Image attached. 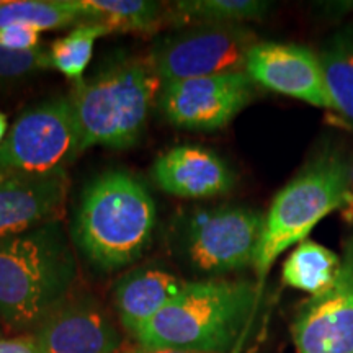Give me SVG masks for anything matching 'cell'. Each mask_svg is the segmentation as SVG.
<instances>
[{"mask_svg":"<svg viewBox=\"0 0 353 353\" xmlns=\"http://www.w3.org/2000/svg\"><path fill=\"white\" fill-rule=\"evenodd\" d=\"M77 260L61 219L0 237V321L13 330H37L68 301Z\"/></svg>","mask_w":353,"mask_h":353,"instance_id":"1","label":"cell"},{"mask_svg":"<svg viewBox=\"0 0 353 353\" xmlns=\"http://www.w3.org/2000/svg\"><path fill=\"white\" fill-rule=\"evenodd\" d=\"M156 224V201L143 180L110 170L83 188L72 237L94 267L114 272L143 257Z\"/></svg>","mask_w":353,"mask_h":353,"instance_id":"2","label":"cell"},{"mask_svg":"<svg viewBox=\"0 0 353 353\" xmlns=\"http://www.w3.org/2000/svg\"><path fill=\"white\" fill-rule=\"evenodd\" d=\"M257 296V285L245 280L187 281L182 293L134 339L141 345L226 353L250 319Z\"/></svg>","mask_w":353,"mask_h":353,"instance_id":"3","label":"cell"},{"mask_svg":"<svg viewBox=\"0 0 353 353\" xmlns=\"http://www.w3.org/2000/svg\"><path fill=\"white\" fill-rule=\"evenodd\" d=\"M353 167L339 145L324 144L273 198L265 213L263 234L255 259L257 283L285 250L306 241L319 221L353 200Z\"/></svg>","mask_w":353,"mask_h":353,"instance_id":"4","label":"cell"},{"mask_svg":"<svg viewBox=\"0 0 353 353\" xmlns=\"http://www.w3.org/2000/svg\"><path fill=\"white\" fill-rule=\"evenodd\" d=\"M162 82L148 59L123 57L74 83L81 154L94 145L128 149L139 143Z\"/></svg>","mask_w":353,"mask_h":353,"instance_id":"5","label":"cell"},{"mask_svg":"<svg viewBox=\"0 0 353 353\" xmlns=\"http://www.w3.org/2000/svg\"><path fill=\"white\" fill-rule=\"evenodd\" d=\"M265 214L247 206H214L190 213L180 229V249L198 273L221 276L255 265Z\"/></svg>","mask_w":353,"mask_h":353,"instance_id":"6","label":"cell"},{"mask_svg":"<svg viewBox=\"0 0 353 353\" xmlns=\"http://www.w3.org/2000/svg\"><path fill=\"white\" fill-rule=\"evenodd\" d=\"M257 43L245 25H190L154 43L148 61L162 83L241 72Z\"/></svg>","mask_w":353,"mask_h":353,"instance_id":"7","label":"cell"},{"mask_svg":"<svg viewBox=\"0 0 353 353\" xmlns=\"http://www.w3.org/2000/svg\"><path fill=\"white\" fill-rule=\"evenodd\" d=\"M81 156V136L69 95L44 100L17 118L0 144V172L52 174Z\"/></svg>","mask_w":353,"mask_h":353,"instance_id":"8","label":"cell"},{"mask_svg":"<svg viewBox=\"0 0 353 353\" xmlns=\"http://www.w3.org/2000/svg\"><path fill=\"white\" fill-rule=\"evenodd\" d=\"M255 83L245 70L219 76L165 82L157 94V108L176 128L216 131L228 126L252 100Z\"/></svg>","mask_w":353,"mask_h":353,"instance_id":"9","label":"cell"},{"mask_svg":"<svg viewBox=\"0 0 353 353\" xmlns=\"http://www.w3.org/2000/svg\"><path fill=\"white\" fill-rule=\"evenodd\" d=\"M291 335L296 353H353V232L332 286L299 304Z\"/></svg>","mask_w":353,"mask_h":353,"instance_id":"10","label":"cell"},{"mask_svg":"<svg viewBox=\"0 0 353 353\" xmlns=\"http://www.w3.org/2000/svg\"><path fill=\"white\" fill-rule=\"evenodd\" d=\"M247 76L255 85L332 110L319 52L294 43L259 41L249 51Z\"/></svg>","mask_w":353,"mask_h":353,"instance_id":"11","label":"cell"},{"mask_svg":"<svg viewBox=\"0 0 353 353\" xmlns=\"http://www.w3.org/2000/svg\"><path fill=\"white\" fill-rule=\"evenodd\" d=\"M68 172H0V237L15 236L61 219L68 198Z\"/></svg>","mask_w":353,"mask_h":353,"instance_id":"12","label":"cell"},{"mask_svg":"<svg viewBox=\"0 0 353 353\" xmlns=\"http://www.w3.org/2000/svg\"><path fill=\"white\" fill-rule=\"evenodd\" d=\"M43 353H118L121 337L94 298H69L34 330Z\"/></svg>","mask_w":353,"mask_h":353,"instance_id":"13","label":"cell"},{"mask_svg":"<svg viewBox=\"0 0 353 353\" xmlns=\"http://www.w3.org/2000/svg\"><path fill=\"white\" fill-rule=\"evenodd\" d=\"M151 176L162 192L172 196L203 200L226 195L236 175L211 149L201 145H176L154 161Z\"/></svg>","mask_w":353,"mask_h":353,"instance_id":"14","label":"cell"},{"mask_svg":"<svg viewBox=\"0 0 353 353\" xmlns=\"http://www.w3.org/2000/svg\"><path fill=\"white\" fill-rule=\"evenodd\" d=\"M187 285L167 268L148 265L136 268L117 281L113 301L118 319L132 337L169 306Z\"/></svg>","mask_w":353,"mask_h":353,"instance_id":"15","label":"cell"},{"mask_svg":"<svg viewBox=\"0 0 353 353\" xmlns=\"http://www.w3.org/2000/svg\"><path fill=\"white\" fill-rule=\"evenodd\" d=\"M26 25L38 32L100 23L87 0H7L0 6V28ZM101 25V23H100Z\"/></svg>","mask_w":353,"mask_h":353,"instance_id":"16","label":"cell"},{"mask_svg":"<svg viewBox=\"0 0 353 353\" xmlns=\"http://www.w3.org/2000/svg\"><path fill=\"white\" fill-rule=\"evenodd\" d=\"M319 57L332 110L353 126V23L330 34Z\"/></svg>","mask_w":353,"mask_h":353,"instance_id":"17","label":"cell"},{"mask_svg":"<svg viewBox=\"0 0 353 353\" xmlns=\"http://www.w3.org/2000/svg\"><path fill=\"white\" fill-rule=\"evenodd\" d=\"M341 270V255L314 241H303L285 260L281 280L290 288L321 294L332 286Z\"/></svg>","mask_w":353,"mask_h":353,"instance_id":"18","label":"cell"},{"mask_svg":"<svg viewBox=\"0 0 353 353\" xmlns=\"http://www.w3.org/2000/svg\"><path fill=\"white\" fill-rule=\"evenodd\" d=\"M263 0H182L167 8V19L175 25H244L270 12Z\"/></svg>","mask_w":353,"mask_h":353,"instance_id":"19","label":"cell"},{"mask_svg":"<svg viewBox=\"0 0 353 353\" xmlns=\"http://www.w3.org/2000/svg\"><path fill=\"white\" fill-rule=\"evenodd\" d=\"M110 33L152 34L165 23L167 8L151 0H87Z\"/></svg>","mask_w":353,"mask_h":353,"instance_id":"20","label":"cell"},{"mask_svg":"<svg viewBox=\"0 0 353 353\" xmlns=\"http://www.w3.org/2000/svg\"><path fill=\"white\" fill-rule=\"evenodd\" d=\"M108 33L110 30L107 26L100 23H88L72 28L65 37L57 38L51 43L48 50L51 69H56L74 83L82 82L83 74L94 56L97 39Z\"/></svg>","mask_w":353,"mask_h":353,"instance_id":"21","label":"cell"},{"mask_svg":"<svg viewBox=\"0 0 353 353\" xmlns=\"http://www.w3.org/2000/svg\"><path fill=\"white\" fill-rule=\"evenodd\" d=\"M44 69H51L48 50L12 51L0 46V85L25 81Z\"/></svg>","mask_w":353,"mask_h":353,"instance_id":"22","label":"cell"},{"mask_svg":"<svg viewBox=\"0 0 353 353\" xmlns=\"http://www.w3.org/2000/svg\"><path fill=\"white\" fill-rule=\"evenodd\" d=\"M41 32L26 25H7L0 28V46L12 51H32L39 46Z\"/></svg>","mask_w":353,"mask_h":353,"instance_id":"23","label":"cell"},{"mask_svg":"<svg viewBox=\"0 0 353 353\" xmlns=\"http://www.w3.org/2000/svg\"><path fill=\"white\" fill-rule=\"evenodd\" d=\"M0 353H43L34 335L25 337L2 339L0 337Z\"/></svg>","mask_w":353,"mask_h":353,"instance_id":"24","label":"cell"},{"mask_svg":"<svg viewBox=\"0 0 353 353\" xmlns=\"http://www.w3.org/2000/svg\"><path fill=\"white\" fill-rule=\"evenodd\" d=\"M125 353H200V352H190V350H180V348H170V347H154V345H141L131 348Z\"/></svg>","mask_w":353,"mask_h":353,"instance_id":"25","label":"cell"},{"mask_svg":"<svg viewBox=\"0 0 353 353\" xmlns=\"http://www.w3.org/2000/svg\"><path fill=\"white\" fill-rule=\"evenodd\" d=\"M8 121H7V117L0 112V144L3 143V139L7 138L8 134Z\"/></svg>","mask_w":353,"mask_h":353,"instance_id":"26","label":"cell"},{"mask_svg":"<svg viewBox=\"0 0 353 353\" xmlns=\"http://www.w3.org/2000/svg\"><path fill=\"white\" fill-rule=\"evenodd\" d=\"M0 6H2V2H0Z\"/></svg>","mask_w":353,"mask_h":353,"instance_id":"27","label":"cell"},{"mask_svg":"<svg viewBox=\"0 0 353 353\" xmlns=\"http://www.w3.org/2000/svg\"><path fill=\"white\" fill-rule=\"evenodd\" d=\"M0 334H2V332H0Z\"/></svg>","mask_w":353,"mask_h":353,"instance_id":"28","label":"cell"}]
</instances>
